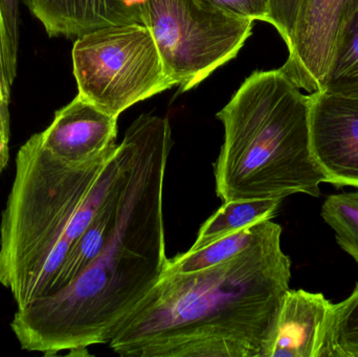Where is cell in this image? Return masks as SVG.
Returning a JSON list of instances; mask_svg holds the SVG:
<instances>
[{
    "mask_svg": "<svg viewBox=\"0 0 358 357\" xmlns=\"http://www.w3.org/2000/svg\"><path fill=\"white\" fill-rule=\"evenodd\" d=\"M117 215L99 255L69 285L17 307L10 328L25 351L90 356L159 282L166 254L167 117L142 115L126 131Z\"/></svg>",
    "mask_w": 358,
    "mask_h": 357,
    "instance_id": "cell-1",
    "label": "cell"
},
{
    "mask_svg": "<svg viewBox=\"0 0 358 357\" xmlns=\"http://www.w3.org/2000/svg\"><path fill=\"white\" fill-rule=\"evenodd\" d=\"M282 226L236 257L198 272L164 274L113 331L121 356L271 357L292 261Z\"/></svg>",
    "mask_w": 358,
    "mask_h": 357,
    "instance_id": "cell-2",
    "label": "cell"
},
{
    "mask_svg": "<svg viewBox=\"0 0 358 357\" xmlns=\"http://www.w3.org/2000/svg\"><path fill=\"white\" fill-rule=\"evenodd\" d=\"M310 94L281 68L254 71L217 113L224 142L215 163L223 203L321 195L326 177L313 156Z\"/></svg>",
    "mask_w": 358,
    "mask_h": 357,
    "instance_id": "cell-3",
    "label": "cell"
},
{
    "mask_svg": "<svg viewBox=\"0 0 358 357\" xmlns=\"http://www.w3.org/2000/svg\"><path fill=\"white\" fill-rule=\"evenodd\" d=\"M117 148L82 165L57 159L38 133L19 149L0 221V284L17 307L50 293L73 221Z\"/></svg>",
    "mask_w": 358,
    "mask_h": 357,
    "instance_id": "cell-4",
    "label": "cell"
},
{
    "mask_svg": "<svg viewBox=\"0 0 358 357\" xmlns=\"http://www.w3.org/2000/svg\"><path fill=\"white\" fill-rule=\"evenodd\" d=\"M71 56L78 94L113 117L176 85L150 31L141 23L81 36Z\"/></svg>",
    "mask_w": 358,
    "mask_h": 357,
    "instance_id": "cell-5",
    "label": "cell"
},
{
    "mask_svg": "<svg viewBox=\"0 0 358 357\" xmlns=\"http://www.w3.org/2000/svg\"><path fill=\"white\" fill-rule=\"evenodd\" d=\"M138 6L166 71L181 92L233 60L252 33L254 20L208 0H138Z\"/></svg>",
    "mask_w": 358,
    "mask_h": 357,
    "instance_id": "cell-6",
    "label": "cell"
},
{
    "mask_svg": "<svg viewBox=\"0 0 358 357\" xmlns=\"http://www.w3.org/2000/svg\"><path fill=\"white\" fill-rule=\"evenodd\" d=\"M357 4L358 0H303L281 67L301 89H322L341 29Z\"/></svg>",
    "mask_w": 358,
    "mask_h": 357,
    "instance_id": "cell-7",
    "label": "cell"
},
{
    "mask_svg": "<svg viewBox=\"0 0 358 357\" xmlns=\"http://www.w3.org/2000/svg\"><path fill=\"white\" fill-rule=\"evenodd\" d=\"M309 94L311 148L326 182L358 189V100Z\"/></svg>",
    "mask_w": 358,
    "mask_h": 357,
    "instance_id": "cell-8",
    "label": "cell"
},
{
    "mask_svg": "<svg viewBox=\"0 0 358 357\" xmlns=\"http://www.w3.org/2000/svg\"><path fill=\"white\" fill-rule=\"evenodd\" d=\"M38 134L42 145L57 159L82 165L99 159L117 145V117L78 94Z\"/></svg>",
    "mask_w": 358,
    "mask_h": 357,
    "instance_id": "cell-9",
    "label": "cell"
},
{
    "mask_svg": "<svg viewBox=\"0 0 358 357\" xmlns=\"http://www.w3.org/2000/svg\"><path fill=\"white\" fill-rule=\"evenodd\" d=\"M334 305L322 293L288 291L271 357H336Z\"/></svg>",
    "mask_w": 358,
    "mask_h": 357,
    "instance_id": "cell-10",
    "label": "cell"
},
{
    "mask_svg": "<svg viewBox=\"0 0 358 357\" xmlns=\"http://www.w3.org/2000/svg\"><path fill=\"white\" fill-rule=\"evenodd\" d=\"M50 37L79 38L113 25L144 24L134 0H23Z\"/></svg>",
    "mask_w": 358,
    "mask_h": 357,
    "instance_id": "cell-11",
    "label": "cell"
},
{
    "mask_svg": "<svg viewBox=\"0 0 358 357\" xmlns=\"http://www.w3.org/2000/svg\"><path fill=\"white\" fill-rule=\"evenodd\" d=\"M281 201V199H254L223 203L220 209L202 224L189 251L208 247L242 228L271 219L277 213Z\"/></svg>",
    "mask_w": 358,
    "mask_h": 357,
    "instance_id": "cell-12",
    "label": "cell"
},
{
    "mask_svg": "<svg viewBox=\"0 0 358 357\" xmlns=\"http://www.w3.org/2000/svg\"><path fill=\"white\" fill-rule=\"evenodd\" d=\"M273 222L271 219L264 220L223 237L208 247L180 254L173 259H169V264L164 274L198 272L223 263L250 249L266 234Z\"/></svg>",
    "mask_w": 358,
    "mask_h": 357,
    "instance_id": "cell-13",
    "label": "cell"
},
{
    "mask_svg": "<svg viewBox=\"0 0 358 357\" xmlns=\"http://www.w3.org/2000/svg\"><path fill=\"white\" fill-rule=\"evenodd\" d=\"M321 90L358 100V4L341 29Z\"/></svg>",
    "mask_w": 358,
    "mask_h": 357,
    "instance_id": "cell-14",
    "label": "cell"
},
{
    "mask_svg": "<svg viewBox=\"0 0 358 357\" xmlns=\"http://www.w3.org/2000/svg\"><path fill=\"white\" fill-rule=\"evenodd\" d=\"M322 217L334 228L341 247L358 263V192L328 197Z\"/></svg>",
    "mask_w": 358,
    "mask_h": 357,
    "instance_id": "cell-15",
    "label": "cell"
},
{
    "mask_svg": "<svg viewBox=\"0 0 358 357\" xmlns=\"http://www.w3.org/2000/svg\"><path fill=\"white\" fill-rule=\"evenodd\" d=\"M336 357H358V284L352 295L334 305Z\"/></svg>",
    "mask_w": 358,
    "mask_h": 357,
    "instance_id": "cell-16",
    "label": "cell"
},
{
    "mask_svg": "<svg viewBox=\"0 0 358 357\" xmlns=\"http://www.w3.org/2000/svg\"><path fill=\"white\" fill-rule=\"evenodd\" d=\"M302 1L303 0H271L268 23L277 29L287 45L292 40Z\"/></svg>",
    "mask_w": 358,
    "mask_h": 357,
    "instance_id": "cell-17",
    "label": "cell"
},
{
    "mask_svg": "<svg viewBox=\"0 0 358 357\" xmlns=\"http://www.w3.org/2000/svg\"><path fill=\"white\" fill-rule=\"evenodd\" d=\"M217 8L252 20L268 22L271 0H208Z\"/></svg>",
    "mask_w": 358,
    "mask_h": 357,
    "instance_id": "cell-18",
    "label": "cell"
},
{
    "mask_svg": "<svg viewBox=\"0 0 358 357\" xmlns=\"http://www.w3.org/2000/svg\"><path fill=\"white\" fill-rule=\"evenodd\" d=\"M17 73V57L10 50L8 33L4 25L1 4H0V78L10 90Z\"/></svg>",
    "mask_w": 358,
    "mask_h": 357,
    "instance_id": "cell-19",
    "label": "cell"
},
{
    "mask_svg": "<svg viewBox=\"0 0 358 357\" xmlns=\"http://www.w3.org/2000/svg\"><path fill=\"white\" fill-rule=\"evenodd\" d=\"M10 92L0 78V159L6 166L10 157Z\"/></svg>",
    "mask_w": 358,
    "mask_h": 357,
    "instance_id": "cell-20",
    "label": "cell"
},
{
    "mask_svg": "<svg viewBox=\"0 0 358 357\" xmlns=\"http://www.w3.org/2000/svg\"><path fill=\"white\" fill-rule=\"evenodd\" d=\"M4 25L8 33L10 50L15 57L18 54L19 4L20 0H0Z\"/></svg>",
    "mask_w": 358,
    "mask_h": 357,
    "instance_id": "cell-21",
    "label": "cell"
},
{
    "mask_svg": "<svg viewBox=\"0 0 358 357\" xmlns=\"http://www.w3.org/2000/svg\"><path fill=\"white\" fill-rule=\"evenodd\" d=\"M6 166L4 165L3 163H2L1 159H0V173H1L2 171H3L4 168H6Z\"/></svg>",
    "mask_w": 358,
    "mask_h": 357,
    "instance_id": "cell-22",
    "label": "cell"
}]
</instances>
